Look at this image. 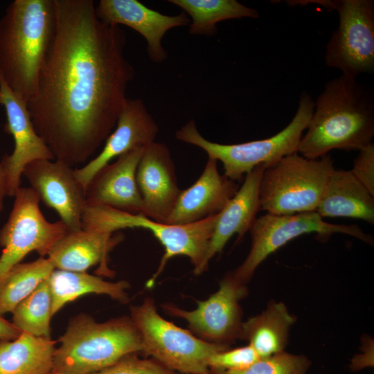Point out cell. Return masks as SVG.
Segmentation results:
<instances>
[{"label": "cell", "instance_id": "obj_1", "mask_svg": "<svg viewBox=\"0 0 374 374\" xmlns=\"http://www.w3.org/2000/svg\"><path fill=\"white\" fill-rule=\"evenodd\" d=\"M55 28L27 106L55 160L89 161L116 127L135 71L126 35L98 19L92 0H54Z\"/></svg>", "mask_w": 374, "mask_h": 374}, {"label": "cell", "instance_id": "obj_2", "mask_svg": "<svg viewBox=\"0 0 374 374\" xmlns=\"http://www.w3.org/2000/svg\"><path fill=\"white\" fill-rule=\"evenodd\" d=\"M298 153L317 159L334 149L360 150L374 136V99L356 78L329 80L314 103Z\"/></svg>", "mask_w": 374, "mask_h": 374}, {"label": "cell", "instance_id": "obj_3", "mask_svg": "<svg viewBox=\"0 0 374 374\" xmlns=\"http://www.w3.org/2000/svg\"><path fill=\"white\" fill-rule=\"evenodd\" d=\"M55 28L54 0H15L0 20V76L26 103Z\"/></svg>", "mask_w": 374, "mask_h": 374}, {"label": "cell", "instance_id": "obj_4", "mask_svg": "<svg viewBox=\"0 0 374 374\" xmlns=\"http://www.w3.org/2000/svg\"><path fill=\"white\" fill-rule=\"evenodd\" d=\"M58 341L52 372L60 374H94L143 349L138 329L125 316L99 323L90 315L78 314Z\"/></svg>", "mask_w": 374, "mask_h": 374}, {"label": "cell", "instance_id": "obj_5", "mask_svg": "<svg viewBox=\"0 0 374 374\" xmlns=\"http://www.w3.org/2000/svg\"><path fill=\"white\" fill-rule=\"evenodd\" d=\"M218 214L190 224L171 225L157 222L142 213H130L105 206L87 205L82 217V229L109 233L127 228L150 231L164 248L155 273L146 283V287L150 288L168 262L175 256L188 257L195 275L206 271L205 258Z\"/></svg>", "mask_w": 374, "mask_h": 374}, {"label": "cell", "instance_id": "obj_6", "mask_svg": "<svg viewBox=\"0 0 374 374\" xmlns=\"http://www.w3.org/2000/svg\"><path fill=\"white\" fill-rule=\"evenodd\" d=\"M314 102L307 93L300 96L297 111L291 122L278 134L265 139L237 144H221L205 139L194 119L176 132V138L205 151L208 157L220 161L229 179L241 181L256 166L268 167L283 157L296 153L303 133L314 111Z\"/></svg>", "mask_w": 374, "mask_h": 374}, {"label": "cell", "instance_id": "obj_7", "mask_svg": "<svg viewBox=\"0 0 374 374\" xmlns=\"http://www.w3.org/2000/svg\"><path fill=\"white\" fill-rule=\"evenodd\" d=\"M130 318L140 333L142 353L176 373L206 374L210 357L229 348V345L203 340L163 319L150 297L131 306Z\"/></svg>", "mask_w": 374, "mask_h": 374}, {"label": "cell", "instance_id": "obj_8", "mask_svg": "<svg viewBox=\"0 0 374 374\" xmlns=\"http://www.w3.org/2000/svg\"><path fill=\"white\" fill-rule=\"evenodd\" d=\"M334 169L328 154L317 159L305 158L298 152L283 157L262 172L260 211L275 215L315 211Z\"/></svg>", "mask_w": 374, "mask_h": 374}, {"label": "cell", "instance_id": "obj_9", "mask_svg": "<svg viewBox=\"0 0 374 374\" xmlns=\"http://www.w3.org/2000/svg\"><path fill=\"white\" fill-rule=\"evenodd\" d=\"M335 10L339 23L326 44L325 62L341 75L356 78L374 70V1H313Z\"/></svg>", "mask_w": 374, "mask_h": 374}, {"label": "cell", "instance_id": "obj_10", "mask_svg": "<svg viewBox=\"0 0 374 374\" xmlns=\"http://www.w3.org/2000/svg\"><path fill=\"white\" fill-rule=\"evenodd\" d=\"M249 232L250 251L242 263L231 271L238 280L244 284L251 280L257 267L270 254L303 234L317 233L326 237L336 233H344L373 244L372 235L364 233L358 226L328 223L316 211L292 215L267 213L254 220Z\"/></svg>", "mask_w": 374, "mask_h": 374}, {"label": "cell", "instance_id": "obj_11", "mask_svg": "<svg viewBox=\"0 0 374 374\" xmlns=\"http://www.w3.org/2000/svg\"><path fill=\"white\" fill-rule=\"evenodd\" d=\"M14 197L12 211L0 230V282L29 253L48 256L69 231L60 220H46L39 208L40 199L30 187H20Z\"/></svg>", "mask_w": 374, "mask_h": 374}, {"label": "cell", "instance_id": "obj_12", "mask_svg": "<svg viewBox=\"0 0 374 374\" xmlns=\"http://www.w3.org/2000/svg\"><path fill=\"white\" fill-rule=\"evenodd\" d=\"M248 294L247 284L228 272L220 282L218 290L204 301H197L193 310L172 303H164L168 314L185 320L191 332L208 342L226 344L239 339L242 324L240 301Z\"/></svg>", "mask_w": 374, "mask_h": 374}, {"label": "cell", "instance_id": "obj_13", "mask_svg": "<svg viewBox=\"0 0 374 374\" xmlns=\"http://www.w3.org/2000/svg\"><path fill=\"white\" fill-rule=\"evenodd\" d=\"M22 175L40 201L57 212L69 231L82 229L85 188L73 167L55 159H39L28 163Z\"/></svg>", "mask_w": 374, "mask_h": 374}, {"label": "cell", "instance_id": "obj_14", "mask_svg": "<svg viewBox=\"0 0 374 374\" xmlns=\"http://www.w3.org/2000/svg\"><path fill=\"white\" fill-rule=\"evenodd\" d=\"M0 105L6 112L5 131L12 135L14 141L12 152L6 154L1 161L6 178L8 196L14 197L21 187V177L28 163L55 158L35 129L27 103L9 87L1 76Z\"/></svg>", "mask_w": 374, "mask_h": 374}, {"label": "cell", "instance_id": "obj_15", "mask_svg": "<svg viewBox=\"0 0 374 374\" xmlns=\"http://www.w3.org/2000/svg\"><path fill=\"white\" fill-rule=\"evenodd\" d=\"M136 177L143 204V214L165 224L181 190L166 143L154 141L145 147Z\"/></svg>", "mask_w": 374, "mask_h": 374}, {"label": "cell", "instance_id": "obj_16", "mask_svg": "<svg viewBox=\"0 0 374 374\" xmlns=\"http://www.w3.org/2000/svg\"><path fill=\"white\" fill-rule=\"evenodd\" d=\"M159 131L143 101L127 98L101 152L82 167L75 169L78 179L86 189L94 175L112 159L155 141Z\"/></svg>", "mask_w": 374, "mask_h": 374}, {"label": "cell", "instance_id": "obj_17", "mask_svg": "<svg viewBox=\"0 0 374 374\" xmlns=\"http://www.w3.org/2000/svg\"><path fill=\"white\" fill-rule=\"evenodd\" d=\"M100 20L109 25L128 26L143 36L147 53L155 63L164 62L168 53L162 39L170 29L189 26L190 19L184 12L167 15L152 10L137 0H100L96 6Z\"/></svg>", "mask_w": 374, "mask_h": 374}, {"label": "cell", "instance_id": "obj_18", "mask_svg": "<svg viewBox=\"0 0 374 374\" xmlns=\"http://www.w3.org/2000/svg\"><path fill=\"white\" fill-rule=\"evenodd\" d=\"M144 148L130 150L100 169L86 187L87 205L143 214V204L136 175Z\"/></svg>", "mask_w": 374, "mask_h": 374}, {"label": "cell", "instance_id": "obj_19", "mask_svg": "<svg viewBox=\"0 0 374 374\" xmlns=\"http://www.w3.org/2000/svg\"><path fill=\"white\" fill-rule=\"evenodd\" d=\"M238 189L235 181L219 173L217 160L208 157L199 177L189 188L181 190L165 224H190L217 215Z\"/></svg>", "mask_w": 374, "mask_h": 374}, {"label": "cell", "instance_id": "obj_20", "mask_svg": "<svg viewBox=\"0 0 374 374\" xmlns=\"http://www.w3.org/2000/svg\"><path fill=\"white\" fill-rule=\"evenodd\" d=\"M124 238L122 233H103L87 230L68 231L47 256L55 269L71 271H86L99 265L98 273L112 276L108 267L111 251Z\"/></svg>", "mask_w": 374, "mask_h": 374}, {"label": "cell", "instance_id": "obj_21", "mask_svg": "<svg viewBox=\"0 0 374 374\" xmlns=\"http://www.w3.org/2000/svg\"><path fill=\"white\" fill-rule=\"evenodd\" d=\"M265 168L260 164L247 174L236 194L218 214L205 258L206 269L213 257L221 253L234 234L241 239L249 231L260 211L259 187Z\"/></svg>", "mask_w": 374, "mask_h": 374}, {"label": "cell", "instance_id": "obj_22", "mask_svg": "<svg viewBox=\"0 0 374 374\" xmlns=\"http://www.w3.org/2000/svg\"><path fill=\"white\" fill-rule=\"evenodd\" d=\"M315 211L321 217H352L373 224L374 197L350 170L334 169Z\"/></svg>", "mask_w": 374, "mask_h": 374}, {"label": "cell", "instance_id": "obj_23", "mask_svg": "<svg viewBox=\"0 0 374 374\" xmlns=\"http://www.w3.org/2000/svg\"><path fill=\"white\" fill-rule=\"evenodd\" d=\"M296 319L281 301L271 300L260 314L243 321L239 339L245 340L259 358L285 351Z\"/></svg>", "mask_w": 374, "mask_h": 374}, {"label": "cell", "instance_id": "obj_24", "mask_svg": "<svg viewBox=\"0 0 374 374\" xmlns=\"http://www.w3.org/2000/svg\"><path fill=\"white\" fill-rule=\"evenodd\" d=\"M55 341L26 332L0 340V374H46L52 371Z\"/></svg>", "mask_w": 374, "mask_h": 374}, {"label": "cell", "instance_id": "obj_25", "mask_svg": "<svg viewBox=\"0 0 374 374\" xmlns=\"http://www.w3.org/2000/svg\"><path fill=\"white\" fill-rule=\"evenodd\" d=\"M54 315L67 303L88 294L107 295L122 303L130 301L126 280L110 282L86 271H71L55 269L48 278Z\"/></svg>", "mask_w": 374, "mask_h": 374}, {"label": "cell", "instance_id": "obj_26", "mask_svg": "<svg viewBox=\"0 0 374 374\" xmlns=\"http://www.w3.org/2000/svg\"><path fill=\"white\" fill-rule=\"evenodd\" d=\"M183 10L190 18L189 33L192 35L213 36L217 24L244 17L256 19L258 12L235 0H169Z\"/></svg>", "mask_w": 374, "mask_h": 374}, {"label": "cell", "instance_id": "obj_27", "mask_svg": "<svg viewBox=\"0 0 374 374\" xmlns=\"http://www.w3.org/2000/svg\"><path fill=\"white\" fill-rule=\"evenodd\" d=\"M54 269L51 260L44 257L14 266L0 282V316L12 312Z\"/></svg>", "mask_w": 374, "mask_h": 374}, {"label": "cell", "instance_id": "obj_28", "mask_svg": "<svg viewBox=\"0 0 374 374\" xmlns=\"http://www.w3.org/2000/svg\"><path fill=\"white\" fill-rule=\"evenodd\" d=\"M12 323L21 332L51 339L52 296L48 278L13 310Z\"/></svg>", "mask_w": 374, "mask_h": 374}, {"label": "cell", "instance_id": "obj_29", "mask_svg": "<svg viewBox=\"0 0 374 374\" xmlns=\"http://www.w3.org/2000/svg\"><path fill=\"white\" fill-rule=\"evenodd\" d=\"M311 360L304 355L285 351L260 358L250 366L240 371H209L213 374H307Z\"/></svg>", "mask_w": 374, "mask_h": 374}, {"label": "cell", "instance_id": "obj_30", "mask_svg": "<svg viewBox=\"0 0 374 374\" xmlns=\"http://www.w3.org/2000/svg\"><path fill=\"white\" fill-rule=\"evenodd\" d=\"M259 359L255 350L247 344L213 354L208 360V368L209 371H240L250 366Z\"/></svg>", "mask_w": 374, "mask_h": 374}, {"label": "cell", "instance_id": "obj_31", "mask_svg": "<svg viewBox=\"0 0 374 374\" xmlns=\"http://www.w3.org/2000/svg\"><path fill=\"white\" fill-rule=\"evenodd\" d=\"M94 374H179L152 359L127 355L108 368Z\"/></svg>", "mask_w": 374, "mask_h": 374}, {"label": "cell", "instance_id": "obj_32", "mask_svg": "<svg viewBox=\"0 0 374 374\" xmlns=\"http://www.w3.org/2000/svg\"><path fill=\"white\" fill-rule=\"evenodd\" d=\"M350 170L354 177L374 197V144L361 149Z\"/></svg>", "mask_w": 374, "mask_h": 374}, {"label": "cell", "instance_id": "obj_33", "mask_svg": "<svg viewBox=\"0 0 374 374\" xmlns=\"http://www.w3.org/2000/svg\"><path fill=\"white\" fill-rule=\"evenodd\" d=\"M373 341L369 337H365L361 353L353 357L349 367L351 371L356 372L366 368L373 367Z\"/></svg>", "mask_w": 374, "mask_h": 374}, {"label": "cell", "instance_id": "obj_34", "mask_svg": "<svg viewBox=\"0 0 374 374\" xmlns=\"http://www.w3.org/2000/svg\"><path fill=\"white\" fill-rule=\"evenodd\" d=\"M21 332L12 322H9L0 316V340H12L17 338Z\"/></svg>", "mask_w": 374, "mask_h": 374}, {"label": "cell", "instance_id": "obj_35", "mask_svg": "<svg viewBox=\"0 0 374 374\" xmlns=\"http://www.w3.org/2000/svg\"><path fill=\"white\" fill-rule=\"evenodd\" d=\"M7 183L3 168L0 162V212L3 210L4 199L7 194Z\"/></svg>", "mask_w": 374, "mask_h": 374}, {"label": "cell", "instance_id": "obj_36", "mask_svg": "<svg viewBox=\"0 0 374 374\" xmlns=\"http://www.w3.org/2000/svg\"><path fill=\"white\" fill-rule=\"evenodd\" d=\"M46 374H60V373H55V372H50L48 373H46Z\"/></svg>", "mask_w": 374, "mask_h": 374}, {"label": "cell", "instance_id": "obj_37", "mask_svg": "<svg viewBox=\"0 0 374 374\" xmlns=\"http://www.w3.org/2000/svg\"><path fill=\"white\" fill-rule=\"evenodd\" d=\"M206 374H213V373H211L209 371L208 373H206Z\"/></svg>", "mask_w": 374, "mask_h": 374}]
</instances>
